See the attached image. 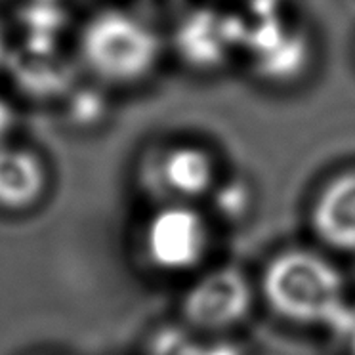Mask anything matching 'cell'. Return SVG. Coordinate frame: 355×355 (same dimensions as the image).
<instances>
[{"mask_svg": "<svg viewBox=\"0 0 355 355\" xmlns=\"http://www.w3.org/2000/svg\"><path fill=\"white\" fill-rule=\"evenodd\" d=\"M263 296L275 313L288 321L315 324L332 321L344 304V279L323 256L286 250L263 273Z\"/></svg>", "mask_w": 355, "mask_h": 355, "instance_id": "obj_1", "label": "cell"}, {"mask_svg": "<svg viewBox=\"0 0 355 355\" xmlns=\"http://www.w3.org/2000/svg\"><path fill=\"white\" fill-rule=\"evenodd\" d=\"M80 54L103 80L134 85L149 77L159 65L162 40L141 17L123 10H105L85 25Z\"/></svg>", "mask_w": 355, "mask_h": 355, "instance_id": "obj_2", "label": "cell"}, {"mask_svg": "<svg viewBox=\"0 0 355 355\" xmlns=\"http://www.w3.org/2000/svg\"><path fill=\"white\" fill-rule=\"evenodd\" d=\"M207 245L209 232L205 220L184 205L159 210L147 224L146 252L161 270H191L207 254Z\"/></svg>", "mask_w": 355, "mask_h": 355, "instance_id": "obj_3", "label": "cell"}, {"mask_svg": "<svg viewBox=\"0 0 355 355\" xmlns=\"http://www.w3.org/2000/svg\"><path fill=\"white\" fill-rule=\"evenodd\" d=\"M252 293L239 270L210 271L187 291L184 315L202 331H222L241 323L250 311Z\"/></svg>", "mask_w": 355, "mask_h": 355, "instance_id": "obj_4", "label": "cell"}, {"mask_svg": "<svg viewBox=\"0 0 355 355\" xmlns=\"http://www.w3.org/2000/svg\"><path fill=\"white\" fill-rule=\"evenodd\" d=\"M245 35L230 17L212 10H197L178 25L174 42L182 60L199 71L220 67L227 60L233 44Z\"/></svg>", "mask_w": 355, "mask_h": 355, "instance_id": "obj_5", "label": "cell"}, {"mask_svg": "<svg viewBox=\"0 0 355 355\" xmlns=\"http://www.w3.org/2000/svg\"><path fill=\"white\" fill-rule=\"evenodd\" d=\"M311 225L324 245L355 252V170L323 187L311 210Z\"/></svg>", "mask_w": 355, "mask_h": 355, "instance_id": "obj_6", "label": "cell"}, {"mask_svg": "<svg viewBox=\"0 0 355 355\" xmlns=\"http://www.w3.org/2000/svg\"><path fill=\"white\" fill-rule=\"evenodd\" d=\"M46 189V168L27 149L0 147V207L27 209Z\"/></svg>", "mask_w": 355, "mask_h": 355, "instance_id": "obj_7", "label": "cell"}, {"mask_svg": "<svg viewBox=\"0 0 355 355\" xmlns=\"http://www.w3.org/2000/svg\"><path fill=\"white\" fill-rule=\"evenodd\" d=\"M161 176L170 193L193 199L214 184V161L202 147H172L162 155Z\"/></svg>", "mask_w": 355, "mask_h": 355, "instance_id": "obj_8", "label": "cell"}, {"mask_svg": "<svg viewBox=\"0 0 355 355\" xmlns=\"http://www.w3.org/2000/svg\"><path fill=\"white\" fill-rule=\"evenodd\" d=\"M220 209L227 212L230 216H239L248 207V191L243 184H230L220 189Z\"/></svg>", "mask_w": 355, "mask_h": 355, "instance_id": "obj_9", "label": "cell"}, {"mask_svg": "<svg viewBox=\"0 0 355 355\" xmlns=\"http://www.w3.org/2000/svg\"><path fill=\"white\" fill-rule=\"evenodd\" d=\"M12 124H14V113L6 101L0 98V141L6 138V134L12 130Z\"/></svg>", "mask_w": 355, "mask_h": 355, "instance_id": "obj_10", "label": "cell"}, {"mask_svg": "<svg viewBox=\"0 0 355 355\" xmlns=\"http://www.w3.org/2000/svg\"><path fill=\"white\" fill-rule=\"evenodd\" d=\"M151 2V6H159V8H170L172 4H176L180 0H147Z\"/></svg>", "mask_w": 355, "mask_h": 355, "instance_id": "obj_11", "label": "cell"}, {"mask_svg": "<svg viewBox=\"0 0 355 355\" xmlns=\"http://www.w3.org/2000/svg\"><path fill=\"white\" fill-rule=\"evenodd\" d=\"M4 58H6V44H4V31L0 25V65L4 63Z\"/></svg>", "mask_w": 355, "mask_h": 355, "instance_id": "obj_12", "label": "cell"}, {"mask_svg": "<svg viewBox=\"0 0 355 355\" xmlns=\"http://www.w3.org/2000/svg\"><path fill=\"white\" fill-rule=\"evenodd\" d=\"M352 354L355 355V334H354V340H352Z\"/></svg>", "mask_w": 355, "mask_h": 355, "instance_id": "obj_13", "label": "cell"}]
</instances>
